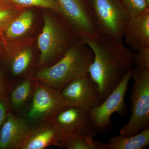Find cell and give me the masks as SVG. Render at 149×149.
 <instances>
[{
	"label": "cell",
	"mask_w": 149,
	"mask_h": 149,
	"mask_svg": "<svg viewBox=\"0 0 149 149\" xmlns=\"http://www.w3.org/2000/svg\"><path fill=\"white\" fill-rule=\"evenodd\" d=\"M132 72L133 69L127 73L119 85L101 103L88 113L89 118L97 132L104 133L110 129L111 116L115 113L121 115L126 113L125 95Z\"/></svg>",
	"instance_id": "ba28073f"
},
{
	"label": "cell",
	"mask_w": 149,
	"mask_h": 149,
	"mask_svg": "<svg viewBox=\"0 0 149 149\" xmlns=\"http://www.w3.org/2000/svg\"><path fill=\"white\" fill-rule=\"evenodd\" d=\"M50 120L63 133L92 138H95L97 134L88 113L75 107H68L63 109Z\"/></svg>",
	"instance_id": "30bf717a"
},
{
	"label": "cell",
	"mask_w": 149,
	"mask_h": 149,
	"mask_svg": "<svg viewBox=\"0 0 149 149\" xmlns=\"http://www.w3.org/2000/svg\"><path fill=\"white\" fill-rule=\"evenodd\" d=\"M31 127L10 111L0 128V149H22Z\"/></svg>",
	"instance_id": "8fae6325"
},
{
	"label": "cell",
	"mask_w": 149,
	"mask_h": 149,
	"mask_svg": "<svg viewBox=\"0 0 149 149\" xmlns=\"http://www.w3.org/2000/svg\"><path fill=\"white\" fill-rule=\"evenodd\" d=\"M7 85L0 72V95L6 94Z\"/></svg>",
	"instance_id": "d4e9b609"
},
{
	"label": "cell",
	"mask_w": 149,
	"mask_h": 149,
	"mask_svg": "<svg viewBox=\"0 0 149 149\" xmlns=\"http://www.w3.org/2000/svg\"><path fill=\"white\" fill-rule=\"evenodd\" d=\"M133 84L130 96L132 114L120 131V135L133 136L149 128V69L135 66L132 77Z\"/></svg>",
	"instance_id": "5b68a950"
},
{
	"label": "cell",
	"mask_w": 149,
	"mask_h": 149,
	"mask_svg": "<svg viewBox=\"0 0 149 149\" xmlns=\"http://www.w3.org/2000/svg\"><path fill=\"white\" fill-rule=\"evenodd\" d=\"M60 93L70 107L78 108L87 113L104 100L97 84L88 73L70 82Z\"/></svg>",
	"instance_id": "9c48e42d"
},
{
	"label": "cell",
	"mask_w": 149,
	"mask_h": 149,
	"mask_svg": "<svg viewBox=\"0 0 149 149\" xmlns=\"http://www.w3.org/2000/svg\"><path fill=\"white\" fill-rule=\"evenodd\" d=\"M93 58L91 48L79 38L57 61L40 69L32 78L60 91L70 82L88 73Z\"/></svg>",
	"instance_id": "7a4b0ae2"
},
{
	"label": "cell",
	"mask_w": 149,
	"mask_h": 149,
	"mask_svg": "<svg viewBox=\"0 0 149 149\" xmlns=\"http://www.w3.org/2000/svg\"><path fill=\"white\" fill-rule=\"evenodd\" d=\"M83 41L94 54L88 74L97 84L104 100L133 69L135 53L124 46L122 42L104 40L99 37Z\"/></svg>",
	"instance_id": "6da1fadb"
},
{
	"label": "cell",
	"mask_w": 149,
	"mask_h": 149,
	"mask_svg": "<svg viewBox=\"0 0 149 149\" xmlns=\"http://www.w3.org/2000/svg\"><path fill=\"white\" fill-rule=\"evenodd\" d=\"M25 8L11 0H0V34Z\"/></svg>",
	"instance_id": "d6986e66"
},
{
	"label": "cell",
	"mask_w": 149,
	"mask_h": 149,
	"mask_svg": "<svg viewBox=\"0 0 149 149\" xmlns=\"http://www.w3.org/2000/svg\"><path fill=\"white\" fill-rule=\"evenodd\" d=\"M136 52L133 59L135 66L149 69V46L142 48Z\"/></svg>",
	"instance_id": "7402d4cb"
},
{
	"label": "cell",
	"mask_w": 149,
	"mask_h": 149,
	"mask_svg": "<svg viewBox=\"0 0 149 149\" xmlns=\"http://www.w3.org/2000/svg\"><path fill=\"white\" fill-rule=\"evenodd\" d=\"M29 130L22 149H44L55 146L61 147L64 133L51 120L37 123Z\"/></svg>",
	"instance_id": "7c38bea8"
},
{
	"label": "cell",
	"mask_w": 149,
	"mask_h": 149,
	"mask_svg": "<svg viewBox=\"0 0 149 149\" xmlns=\"http://www.w3.org/2000/svg\"><path fill=\"white\" fill-rule=\"evenodd\" d=\"M58 15L79 39L98 37L89 0H57Z\"/></svg>",
	"instance_id": "8992f818"
},
{
	"label": "cell",
	"mask_w": 149,
	"mask_h": 149,
	"mask_svg": "<svg viewBox=\"0 0 149 149\" xmlns=\"http://www.w3.org/2000/svg\"><path fill=\"white\" fill-rule=\"evenodd\" d=\"M33 91L26 120L30 124L49 121L59 112L70 107L60 91L45 83L35 80Z\"/></svg>",
	"instance_id": "52a82bcc"
},
{
	"label": "cell",
	"mask_w": 149,
	"mask_h": 149,
	"mask_svg": "<svg viewBox=\"0 0 149 149\" xmlns=\"http://www.w3.org/2000/svg\"><path fill=\"white\" fill-rule=\"evenodd\" d=\"M34 81L35 80L31 77L25 79L15 87L10 94V106L14 108L17 109L25 103L34 90Z\"/></svg>",
	"instance_id": "ac0fdd59"
},
{
	"label": "cell",
	"mask_w": 149,
	"mask_h": 149,
	"mask_svg": "<svg viewBox=\"0 0 149 149\" xmlns=\"http://www.w3.org/2000/svg\"><path fill=\"white\" fill-rule=\"evenodd\" d=\"M24 7H38L48 9L58 14L59 7L57 0H11Z\"/></svg>",
	"instance_id": "ffe728a7"
},
{
	"label": "cell",
	"mask_w": 149,
	"mask_h": 149,
	"mask_svg": "<svg viewBox=\"0 0 149 149\" xmlns=\"http://www.w3.org/2000/svg\"><path fill=\"white\" fill-rule=\"evenodd\" d=\"M8 51V45L7 43L6 42L2 35L0 34V55L5 56L7 53Z\"/></svg>",
	"instance_id": "cb8c5ba5"
},
{
	"label": "cell",
	"mask_w": 149,
	"mask_h": 149,
	"mask_svg": "<svg viewBox=\"0 0 149 149\" xmlns=\"http://www.w3.org/2000/svg\"><path fill=\"white\" fill-rule=\"evenodd\" d=\"M149 144V128L133 136L120 135L111 138L107 143V149H144Z\"/></svg>",
	"instance_id": "2e32d148"
},
{
	"label": "cell",
	"mask_w": 149,
	"mask_h": 149,
	"mask_svg": "<svg viewBox=\"0 0 149 149\" xmlns=\"http://www.w3.org/2000/svg\"><path fill=\"white\" fill-rule=\"evenodd\" d=\"M10 106L9 100L6 94L0 95V128L10 111Z\"/></svg>",
	"instance_id": "603a6c76"
},
{
	"label": "cell",
	"mask_w": 149,
	"mask_h": 149,
	"mask_svg": "<svg viewBox=\"0 0 149 149\" xmlns=\"http://www.w3.org/2000/svg\"><path fill=\"white\" fill-rule=\"evenodd\" d=\"M43 22L42 29L37 40L40 52L39 67L55 63L79 39L62 19L60 20L52 13L44 14Z\"/></svg>",
	"instance_id": "3957f363"
},
{
	"label": "cell",
	"mask_w": 149,
	"mask_h": 149,
	"mask_svg": "<svg viewBox=\"0 0 149 149\" xmlns=\"http://www.w3.org/2000/svg\"><path fill=\"white\" fill-rule=\"evenodd\" d=\"M98 37L122 42L130 15L120 0H89Z\"/></svg>",
	"instance_id": "277c9868"
},
{
	"label": "cell",
	"mask_w": 149,
	"mask_h": 149,
	"mask_svg": "<svg viewBox=\"0 0 149 149\" xmlns=\"http://www.w3.org/2000/svg\"><path fill=\"white\" fill-rule=\"evenodd\" d=\"M61 146L68 149H107V143L72 133H64Z\"/></svg>",
	"instance_id": "e0dca14e"
},
{
	"label": "cell",
	"mask_w": 149,
	"mask_h": 149,
	"mask_svg": "<svg viewBox=\"0 0 149 149\" xmlns=\"http://www.w3.org/2000/svg\"><path fill=\"white\" fill-rule=\"evenodd\" d=\"M146 1L147 3L149 5V0H145Z\"/></svg>",
	"instance_id": "484cf974"
},
{
	"label": "cell",
	"mask_w": 149,
	"mask_h": 149,
	"mask_svg": "<svg viewBox=\"0 0 149 149\" xmlns=\"http://www.w3.org/2000/svg\"><path fill=\"white\" fill-rule=\"evenodd\" d=\"M130 16H134L149 9V5L145 0H120Z\"/></svg>",
	"instance_id": "44dd1931"
},
{
	"label": "cell",
	"mask_w": 149,
	"mask_h": 149,
	"mask_svg": "<svg viewBox=\"0 0 149 149\" xmlns=\"http://www.w3.org/2000/svg\"><path fill=\"white\" fill-rule=\"evenodd\" d=\"M123 38L128 47L133 52L149 46V9L137 15L130 16Z\"/></svg>",
	"instance_id": "4fadbf2b"
},
{
	"label": "cell",
	"mask_w": 149,
	"mask_h": 149,
	"mask_svg": "<svg viewBox=\"0 0 149 149\" xmlns=\"http://www.w3.org/2000/svg\"><path fill=\"white\" fill-rule=\"evenodd\" d=\"M35 19L31 10H24L11 22L2 35L7 44L15 42L29 32Z\"/></svg>",
	"instance_id": "5bb4252c"
},
{
	"label": "cell",
	"mask_w": 149,
	"mask_h": 149,
	"mask_svg": "<svg viewBox=\"0 0 149 149\" xmlns=\"http://www.w3.org/2000/svg\"><path fill=\"white\" fill-rule=\"evenodd\" d=\"M5 57L10 61L11 72L14 76L23 74L31 65L33 52L30 47L12 48L8 46V51Z\"/></svg>",
	"instance_id": "9a60e30c"
}]
</instances>
